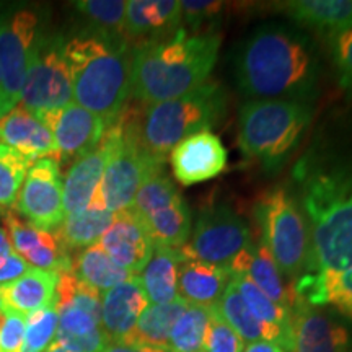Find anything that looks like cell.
<instances>
[{
  "label": "cell",
  "mask_w": 352,
  "mask_h": 352,
  "mask_svg": "<svg viewBox=\"0 0 352 352\" xmlns=\"http://www.w3.org/2000/svg\"><path fill=\"white\" fill-rule=\"evenodd\" d=\"M240 90L253 100H289L310 104L320 80V60L311 39L287 26L258 28L235 57Z\"/></svg>",
  "instance_id": "cell-1"
},
{
  "label": "cell",
  "mask_w": 352,
  "mask_h": 352,
  "mask_svg": "<svg viewBox=\"0 0 352 352\" xmlns=\"http://www.w3.org/2000/svg\"><path fill=\"white\" fill-rule=\"evenodd\" d=\"M219 50V34L183 28L166 41L131 47V96L147 107L196 90L208 83Z\"/></svg>",
  "instance_id": "cell-2"
},
{
  "label": "cell",
  "mask_w": 352,
  "mask_h": 352,
  "mask_svg": "<svg viewBox=\"0 0 352 352\" xmlns=\"http://www.w3.org/2000/svg\"><path fill=\"white\" fill-rule=\"evenodd\" d=\"M64 54L72 77L74 103L109 126L120 120L131 98L129 44L83 30L65 41Z\"/></svg>",
  "instance_id": "cell-3"
},
{
  "label": "cell",
  "mask_w": 352,
  "mask_h": 352,
  "mask_svg": "<svg viewBox=\"0 0 352 352\" xmlns=\"http://www.w3.org/2000/svg\"><path fill=\"white\" fill-rule=\"evenodd\" d=\"M311 276L352 267V173L315 175L303 192Z\"/></svg>",
  "instance_id": "cell-4"
},
{
  "label": "cell",
  "mask_w": 352,
  "mask_h": 352,
  "mask_svg": "<svg viewBox=\"0 0 352 352\" xmlns=\"http://www.w3.org/2000/svg\"><path fill=\"white\" fill-rule=\"evenodd\" d=\"M226 111V91L219 83L208 82L179 98L147 104L140 116L132 114V121L144 151L164 165L182 140L210 131Z\"/></svg>",
  "instance_id": "cell-5"
},
{
  "label": "cell",
  "mask_w": 352,
  "mask_h": 352,
  "mask_svg": "<svg viewBox=\"0 0 352 352\" xmlns=\"http://www.w3.org/2000/svg\"><path fill=\"white\" fill-rule=\"evenodd\" d=\"M311 107L289 100H250L239 118V144L246 157L277 165L300 142Z\"/></svg>",
  "instance_id": "cell-6"
},
{
  "label": "cell",
  "mask_w": 352,
  "mask_h": 352,
  "mask_svg": "<svg viewBox=\"0 0 352 352\" xmlns=\"http://www.w3.org/2000/svg\"><path fill=\"white\" fill-rule=\"evenodd\" d=\"M111 152L100 188L90 208L107 209L118 214L129 209L139 188L153 171L164 168L144 151L134 129L131 114L124 113L108 127Z\"/></svg>",
  "instance_id": "cell-7"
},
{
  "label": "cell",
  "mask_w": 352,
  "mask_h": 352,
  "mask_svg": "<svg viewBox=\"0 0 352 352\" xmlns=\"http://www.w3.org/2000/svg\"><path fill=\"white\" fill-rule=\"evenodd\" d=\"M38 8L0 6V88L2 116L19 104L33 57L44 38Z\"/></svg>",
  "instance_id": "cell-8"
},
{
  "label": "cell",
  "mask_w": 352,
  "mask_h": 352,
  "mask_svg": "<svg viewBox=\"0 0 352 352\" xmlns=\"http://www.w3.org/2000/svg\"><path fill=\"white\" fill-rule=\"evenodd\" d=\"M263 243L283 276L296 277L303 271L310 252L307 220L297 202L284 189H272L256 204Z\"/></svg>",
  "instance_id": "cell-9"
},
{
  "label": "cell",
  "mask_w": 352,
  "mask_h": 352,
  "mask_svg": "<svg viewBox=\"0 0 352 352\" xmlns=\"http://www.w3.org/2000/svg\"><path fill=\"white\" fill-rule=\"evenodd\" d=\"M59 315L56 342L72 352H103L108 338L101 327V292L72 272L59 274L56 287Z\"/></svg>",
  "instance_id": "cell-10"
},
{
  "label": "cell",
  "mask_w": 352,
  "mask_h": 352,
  "mask_svg": "<svg viewBox=\"0 0 352 352\" xmlns=\"http://www.w3.org/2000/svg\"><path fill=\"white\" fill-rule=\"evenodd\" d=\"M63 36L44 34L39 50L26 72L16 107L41 120L74 103L72 77L64 54Z\"/></svg>",
  "instance_id": "cell-11"
},
{
  "label": "cell",
  "mask_w": 352,
  "mask_h": 352,
  "mask_svg": "<svg viewBox=\"0 0 352 352\" xmlns=\"http://www.w3.org/2000/svg\"><path fill=\"white\" fill-rule=\"evenodd\" d=\"M248 223L226 204H214L197 217L189 243L183 250L202 263L228 267L232 259L252 245Z\"/></svg>",
  "instance_id": "cell-12"
},
{
  "label": "cell",
  "mask_w": 352,
  "mask_h": 352,
  "mask_svg": "<svg viewBox=\"0 0 352 352\" xmlns=\"http://www.w3.org/2000/svg\"><path fill=\"white\" fill-rule=\"evenodd\" d=\"M16 212L41 230H56L65 217L60 165L41 158L30 166L15 202Z\"/></svg>",
  "instance_id": "cell-13"
},
{
  "label": "cell",
  "mask_w": 352,
  "mask_h": 352,
  "mask_svg": "<svg viewBox=\"0 0 352 352\" xmlns=\"http://www.w3.org/2000/svg\"><path fill=\"white\" fill-rule=\"evenodd\" d=\"M41 121L50 127L57 147V162H74L94 151L108 129V122L88 109L70 103L69 107L46 114Z\"/></svg>",
  "instance_id": "cell-14"
},
{
  "label": "cell",
  "mask_w": 352,
  "mask_h": 352,
  "mask_svg": "<svg viewBox=\"0 0 352 352\" xmlns=\"http://www.w3.org/2000/svg\"><path fill=\"white\" fill-rule=\"evenodd\" d=\"M3 230L12 248L32 267L57 274L72 271V256L60 243L56 230H41L13 210L3 212Z\"/></svg>",
  "instance_id": "cell-15"
},
{
  "label": "cell",
  "mask_w": 352,
  "mask_h": 352,
  "mask_svg": "<svg viewBox=\"0 0 352 352\" xmlns=\"http://www.w3.org/2000/svg\"><path fill=\"white\" fill-rule=\"evenodd\" d=\"M182 30L178 0H129L122 36L129 47L166 41Z\"/></svg>",
  "instance_id": "cell-16"
},
{
  "label": "cell",
  "mask_w": 352,
  "mask_h": 352,
  "mask_svg": "<svg viewBox=\"0 0 352 352\" xmlns=\"http://www.w3.org/2000/svg\"><path fill=\"white\" fill-rule=\"evenodd\" d=\"M290 336L292 352H351L349 331L298 297L290 308Z\"/></svg>",
  "instance_id": "cell-17"
},
{
  "label": "cell",
  "mask_w": 352,
  "mask_h": 352,
  "mask_svg": "<svg viewBox=\"0 0 352 352\" xmlns=\"http://www.w3.org/2000/svg\"><path fill=\"white\" fill-rule=\"evenodd\" d=\"M176 182L183 186L208 182L227 168V151L214 132H197L182 140L170 152Z\"/></svg>",
  "instance_id": "cell-18"
},
{
  "label": "cell",
  "mask_w": 352,
  "mask_h": 352,
  "mask_svg": "<svg viewBox=\"0 0 352 352\" xmlns=\"http://www.w3.org/2000/svg\"><path fill=\"white\" fill-rule=\"evenodd\" d=\"M98 243L109 258L134 276L140 274L155 250L142 222L131 209L114 214L113 223Z\"/></svg>",
  "instance_id": "cell-19"
},
{
  "label": "cell",
  "mask_w": 352,
  "mask_h": 352,
  "mask_svg": "<svg viewBox=\"0 0 352 352\" xmlns=\"http://www.w3.org/2000/svg\"><path fill=\"white\" fill-rule=\"evenodd\" d=\"M109 127V126H108ZM111 152V138L107 129L103 139L94 151L78 157L70 164L63 179V197L65 215L80 214L90 209L91 201L98 191L107 162Z\"/></svg>",
  "instance_id": "cell-20"
},
{
  "label": "cell",
  "mask_w": 352,
  "mask_h": 352,
  "mask_svg": "<svg viewBox=\"0 0 352 352\" xmlns=\"http://www.w3.org/2000/svg\"><path fill=\"white\" fill-rule=\"evenodd\" d=\"M148 307L139 276L107 290L101 296V327L108 342H126Z\"/></svg>",
  "instance_id": "cell-21"
},
{
  "label": "cell",
  "mask_w": 352,
  "mask_h": 352,
  "mask_svg": "<svg viewBox=\"0 0 352 352\" xmlns=\"http://www.w3.org/2000/svg\"><path fill=\"white\" fill-rule=\"evenodd\" d=\"M0 144L21 153L32 164L41 158L57 162V147L50 127L20 107L0 118Z\"/></svg>",
  "instance_id": "cell-22"
},
{
  "label": "cell",
  "mask_w": 352,
  "mask_h": 352,
  "mask_svg": "<svg viewBox=\"0 0 352 352\" xmlns=\"http://www.w3.org/2000/svg\"><path fill=\"white\" fill-rule=\"evenodd\" d=\"M227 271L230 276H241L256 285L261 292L266 294L272 302L279 303L285 310L290 311L296 302V292L289 289L283 279V272L272 259L271 253L264 243H252L248 248L236 254L228 264Z\"/></svg>",
  "instance_id": "cell-23"
},
{
  "label": "cell",
  "mask_w": 352,
  "mask_h": 352,
  "mask_svg": "<svg viewBox=\"0 0 352 352\" xmlns=\"http://www.w3.org/2000/svg\"><path fill=\"white\" fill-rule=\"evenodd\" d=\"M183 259L178 270V298L189 305L212 308L230 284L232 276L226 267L202 263L182 248Z\"/></svg>",
  "instance_id": "cell-24"
},
{
  "label": "cell",
  "mask_w": 352,
  "mask_h": 352,
  "mask_svg": "<svg viewBox=\"0 0 352 352\" xmlns=\"http://www.w3.org/2000/svg\"><path fill=\"white\" fill-rule=\"evenodd\" d=\"M215 308H217L220 316L227 321L228 327L243 340V342H250V344L261 341L274 342V344L283 347L285 352H292L290 334L284 331L283 328L264 323V321L256 318L253 311L246 307L245 300L241 298L240 292L232 280Z\"/></svg>",
  "instance_id": "cell-25"
},
{
  "label": "cell",
  "mask_w": 352,
  "mask_h": 352,
  "mask_svg": "<svg viewBox=\"0 0 352 352\" xmlns=\"http://www.w3.org/2000/svg\"><path fill=\"white\" fill-rule=\"evenodd\" d=\"M57 279V272L32 267L13 283L0 285V298L8 310L26 316L54 305Z\"/></svg>",
  "instance_id": "cell-26"
},
{
  "label": "cell",
  "mask_w": 352,
  "mask_h": 352,
  "mask_svg": "<svg viewBox=\"0 0 352 352\" xmlns=\"http://www.w3.org/2000/svg\"><path fill=\"white\" fill-rule=\"evenodd\" d=\"M279 10L329 36L352 30V0H292L280 3Z\"/></svg>",
  "instance_id": "cell-27"
},
{
  "label": "cell",
  "mask_w": 352,
  "mask_h": 352,
  "mask_svg": "<svg viewBox=\"0 0 352 352\" xmlns=\"http://www.w3.org/2000/svg\"><path fill=\"white\" fill-rule=\"evenodd\" d=\"M182 259V248L153 250L152 258L139 274L140 284L151 305L170 303L178 298V270Z\"/></svg>",
  "instance_id": "cell-28"
},
{
  "label": "cell",
  "mask_w": 352,
  "mask_h": 352,
  "mask_svg": "<svg viewBox=\"0 0 352 352\" xmlns=\"http://www.w3.org/2000/svg\"><path fill=\"white\" fill-rule=\"evenodd\" d=\"M294 292L310 305H331L352 320V267L340 274H307Z\"/></svg>",
  "instance_id": "cell-29"
},
{
  "label": "cell",
  "mask_w": 352,
  "mask_h": 352,
  "mask_svg": "<svg viewBox=\"0 0 352 352\" xmlns=\"http://www.w3.org/2000/svg\"><path fill=\"white\" fill-rule=\"evenodd\" d=\"M138 219L142 222L155 248L179 250L191 236V212L183 197L173 204Z\"/></svg>",
  "instance_id": "cell-30"
},
{
  "label": "cell",
  "mask_w": 352,
  "mask_h": 352,
  "mask_svg": "<svg viewBox=\"0 0 352 352\" xmlns=\"http://www.w3.org/2000/svg\"><path fill=\"white\" fill-rule=\"evenodd\" d=\"M70 272L98 292H107L134 276L109 258V254L101 248L100 243L88 246L77 256H72Z\"/></svg>",
  "instance_id": "cell-31"
},
{
  "label": "cell",
  "mask_w": 352,
  "mask_h": 352,
  "mask_svg": "<svg viewBox=\"0 0 352 352\" xmlns=\"http://www.w3.org/2000/svg\"><path fill=\"white\" fill-rule=\"evenodd\" d=\"M113 220L114 214L109 210L90 208L80 214L65 215L63 223L56 228V233L69 253L85 250L98 243Z\"/></svg>",
  "instance_id": "cell-32"
},
{
  "label": "cell",
  "mask_w": 352,
  "mask_h": 352,
  "mask_svg": "<svg viewBox=\"0 0 352 352\" xmlns=\"http://www.w3.org/2000/svg\"><path fill=\"white\" fill-rule=\"evenodd\" d=\"M188 303L176 298L170 303H158V305H148L140 315L135 324L134 331L126 342H135L148 347H157V349H165L168 346L170 331L183 314Z\"/></svg>",
  "instance_id": "cell-33"
},
{
  "label": "cell",
  "mask_w": 352,
  "mask_h": 352,
  "mask_svg": "<svg viewBox=\"0 0 352 352\" xmlns=\"http://www.w3.org/2000/svg\"><path fill=\"white\" fill-rule=\"evenodd\" d=\"M126 3L124 0H82L74 3V7L85 20V32L114 41H124L122 30H124Z\"/></svg>",
  "instance_id": "cell-34"
},
{
  "label": "cell",
  "mask_w": 352,
  "mask_h": 352,
  "mask_svg": "<svg viewBox=\"0 0 352 352\" xmlns=\"http://www.w3.org/2000/svg\"><path fill=\"white\" fill-rule=\"evenodd\" d=\"M210 318V308L189 305L179 315L170 331L168 352H199L204 346L206 329Z\"/></svg>",
  "instance_id": "cell-35"
},
{
  "label": "cell",
  "mask_w": 352,
  "mask_h": 352,
  "mask_svg": "<svg viewBox=\"0 0 352 352\" xmlns=\"http://www.w3.org/2000/svg\"><path fill=\"white\" fill-rule=\"evenodd\" d=\"M33 164L7 145L0 144V214L12 210Z\"/></svg>",
  "instance_id": "cell-36"
},
{
  "label": "cell",
  "mask_w": 352,
  "mask_h": 352,
  "mask_svg": "<svg viewBox=\"0 0 352 352\" xmlns=\"http://www.w3.org/2000/svg\"><path fill=\"white\" fill-rule=\"evenodd\" d=\"M232 283L235 285L236 290L240 292L241 298H243L246 307L253 311V315L259 318L264 323L274 324V327L283 328L284 331L290 334V311L280 307L279 303L272 302L266 294L261 292L252 280L246 277L233 276ZM292 338V336H290Z\"/></svg>",
  "instance_id": "cell-37"
},
{
  "label": "cell",
  "mask_w": 352,
  "mask_h": 352,
  "mask_svg": "<svg viewBox=\"0 0 352 352\" xmlns=\"http://www.w3.org/2000/svg\"><path fill=\"white\" fill-rule=\"evenodd\" d=\"M25 318L26 327L21 352H44L56 341L57 324H59L56 305L33 311Z\"/></svg>",
  "instance_id": "cell-38"
},
{
  "label": "cell",
  "mask_w": 352,
  "mask_h": 352,
  "mask_svg": "<svg viewBox=\"0 0 352 352\" xmlns=\"http://www.w3.org/2000/svg\"><path fill=\"white\" fill-rule=\"evenodd\" d=\"M204 352H243L245 342L233 329L228 327L226 320L220 316L217 308H210V318L206 329Z\"/></svg>",
  "instance_id": "cell-39"
},
{
  "label": "cell",
  "mask_w": 352,
  "mask_h": 352,
  "mask_svg": "<svg viewBox=\"0 0 352 352\" xmlns=\"http://www.w3.org/2000/svg\"><path fill=\"white\" fill-rule=\"evenodd\" d=\"M329 47L341 87L352 91V30L329 36Z\"/></svg>",
  "instance_id": "cell-40"
},
{
  "label": "cell",
  "mask_w": 352,
  "mask_h": 352,
  "mask_svg": "<svg viewBox=\"0 0 352 352\" xmlns=\"http://www.w3.org/2000/svg\"><path fill=\"white\" fill-rule=\"evenodd\" d=\"M30 270H32V266L20 254L15 253L7 236V232L0 228V285L13 283Z\"/></svg>",
  "instance_id": "cell-41"
},
{
  "label": "cell",
  "mask_w": 352,
  "mask_h": 352,
  "mask_svg": "<svg viewBox=\"0 0 352 352\" xmlns=\"http://www.w3.org/2000/svg\"><path fill=\"white\" fill-rule=\"evenodd\" d=\"M25 315L8 310L0 323V352H21L25 338Z\"/></svg>",
  "instance_id": "cell-42"
},
{
  "label": "cell",
  "mask_w": 352,
  "mask_h": 352,
  "mask_svg": "<svg viewBox=\"0 0 352 352\" xmlns=\"http://www.w3.org/2000/svg\"><path fill=\"white\" fill-rule=\"evenodd\" d=\"M182 28L188 26L191 30H197L204 21H209L217 15L222 8V2H210V0H182Z\"/></svg>",
  "instance_id": "cell-43"
},
{
  "label": "cell",
  "mask_w": 352,
  "mask_h": 352,
  "mask_svg": "<svg viewBox=\"0 0 352 352\" xmlns=\"http://www.w3.org/2000/svg\"><path fill=\"white\" fill-rule=\"evenodd\" d=\"M103 352H168V351L135 344V342H108V346L104 347Z\"/></svg>",
  "instance_id": "cell-44"
},
{
  "label": "cell",
  "mask_w": 352,
  "mask_h": 352,
  "mask_svg": "<svg viewBox=\"0 0 352 352\" xmlns=\"http://www.w3.org/2000/svg\"><path fill=\"white\" fill-rule=\"evenodd\" d=\"M243 352H285L279 344H274V342H253L250 344Z\"/></svg>",
  "instance_id": "cell-45"
},
{
  "label": "cell",
  "mask_w": 352,
  "mask_h": 352,
  "mask_svg": "<svg viewBox=\"0 0 352 352\" xmlns=\"http://www.w3.org/2000/svg\"><path fill=\"white\" fill-rule=\"evenodd\" d=\"M44 352H72V351L65 349L64 346H60L59 342H56V341H54V342H52V344H51L50 347H47V349L44 351Z\"/></svg>",
  "instance_id": "cell-46"
},
{
  "label": "cell",
  "mask_w": 352,
  "mask_h": 352,
  "mask_svg": "<svg viewBox=\"0 0 352 352\" xmlns=\"http://www.w3.org/2000/svg\"><path fill=\"white\" fill-rule=\"evenodd\" d=\"M6 314H7V307L3 305L2 298H0V323H2L3 318H6Z\"/></svg>",
  "instance_id": "cell-47"
},
{
  "label": "cell",
  "mask_w": 352,
  "mask_h": 352,
  "mask_svg": "<svg viewBox=\"0 0 352 352\" xmlns=\"http://www.w3.org/2000/svg\"><path fill=\"white\" fill-rule=\"evenodd\" d=\"M0 118H2V88H0Z\"/></svg>",
  "instance_id": "cell-48"
},
{
  "label": "cell",
  "mask_w": 352,
  "mask_h": 352,
  "mask_svg": "<svg viewBox=\"0 0 352 352\" xmlns=\"http://www.w3.org/2000/svg\"><path fill=\"white\" fill-rule=\"evenodd\" d=\"M199 352H204V351H199Z\"/></svg>",
  "instance_id": "cell-49"
}]
</instances>
